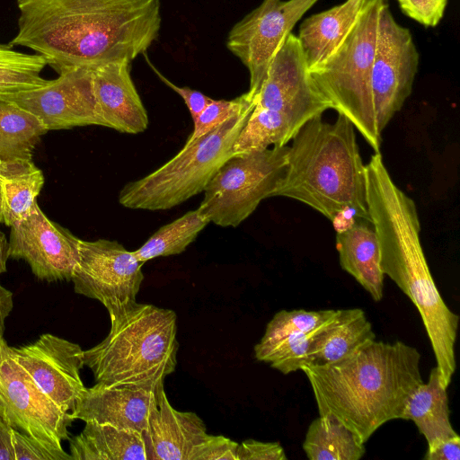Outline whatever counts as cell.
<instances>
[{
	"label": "cell",
	"mask_w": 460,
	"mask_h": 460,
	"mask_svg": "<svg viewBox=\"0 0 460 460\" xmlns=\"http://www.w3.org/2000/svg\"><path fill=\"white\" fill-rule=\"evenodd\" d=\"M12 47L42 56L58 74L68 67L131 63L157 39L160 0H17Z\"/></svg>",
	"instance_id": "1"
},
{
	"label": "cell",
	"mask_w": 460,
	"mask_h": 460,
	"mask_svg": "<svg viewBox=\"0 0 460 460\" xmlns=\"http://www.w3.org/2000/svg\"><path fill=\"white\" fill-rule=\"evenodd\" d=\"M420 353L402 341L375 340L328 365L304 364L319 415L331 416L363 443L385 423L400 419L423 380Z\"/></svg>",
	"instance_id": "2"
},
{
	"label": "cell",
	"mask_w": 460,
	"mask_h": 460,
	"mask_svg": "<svg viewBox=\"0 0 460 460\" xmlns=\"http://www.w3.org/2000/svg\"><path fill=\"white\" fill-rule=\"evenodd\" d=\"M355 130L340 113L332 123L320 115L304 124L288 146L285 172L271 198L298 200L332 222L350 211L370 223L366 166Z\"/></svg>",
	"instance_id": "3"
},
{
	"label": "cell",
	"mask_w": 460,
	"mask_h": 460,
	"mask_svg": "<svg viewBox=\"0 0 460 460\" xmlns=\"http://www.w3.org/2000/svg\"><path fill=\"white\" fill-rule=\"evenodd\" d=\"M374 230L382 271L419 311L441 385L447 388L456 368L455 344L459 316L449 309L435 284L420 243L419 217L409 210L394 211L378 219Z\"/></svg>",
	"instance_id": "4"
},
{
	"label": "cell",
	"mask_w": 460,
	"mask_h": 460,
	"mask_svg": "<svg viewBox=\"0 0 460 460\" xmlns=\"http://www.w3.org/2000/svg\"><path fill=\"white\" fill-rule=\"evenodd\" d=\"M108 335L84 350L96 383L164 382L177 366V316L171 309L136 302L110 317Z\"/></svg>",
	"instance_id": "5"
},
{
	"label": "cell",
	"mask_w": 460,
	"mask_h": 460,
	"mask_svg": "<svg viewBox=\"0 0 460 460\" xmlns=\"http://www.w3.org/2000/svg\"><path fill=\"white\" fill-rule=\"evenodd\" d=\"M256 104L250 100L214 129L186 141L172 159L145 177L126 183L119 203L128 208L165 210L204 191L219 168L233 156V145Z\"/></svg>",
	"instance_id": "6"
},
{
	"label": "cell",
	"mask_w": 460,
	"mask_h": 460,
	"mask_svg": "<svg viewBox=\"0 0 460 460\" xmlns=\"http://www.w3.org/2000/svg\"><path fill=\"white\" fill-rule=\"evenodd\" d=\"M384 2L367 0L342 44L310 71L332 109L349 119L375 152H380L382 133L376 120L371 73Z\"/></svg>",
	"instance_id": "7"
},
{
	"label": "cell",
	"mask_w": 460,
	"mask_h": 460,
	"mask_svg": "<svg viewBox=\"0 0 460 460\" xmlns=\"http://www.w3.org/2000/svg\"><path fill=\"white\" fill-rule=\"evenodd\" d=\"M288 146L233 155L204 189L198 208L210 222L236 227L271 198L286 169Z\"/></svg>",
	"instance_id": "8"
},
{
	"label": "cell",
	"mask_w": 460,
	"mask_h": 460,
	"mask_svg": "<svg viewBox=\"0 0 460 460\" xmlns=\"http://www.w3.org/2000/svg\"><path fill=\"white\" fill-rule=\"evenodd\" d=\"M143 264L117 241L80 239L71 278L75 292L99 301L110 317L117 315L137 302Z\"/></svg>",
	"instance_id": "9"
},
{
	"label": "cell",
	"mask_w": 460,
	"mask_h": 460,
	"mask_svg": "<svg viewBox=\"0 0 460 460\" xmlns=\"http://www.w3.org/2000/svg\"><path fill=\"white\" fill-rule=\"evenodd\" d=\"M0 417L12 428L62 447L74 418L62 411L15 360L0 333Z\"/></svg>",
	"instance_id": "10"
},
{
	"label": "cell",
	"mask_w": 460,
	"mask_h": 460,
	"mask_svg": "<svg viewBox=\"0 0 460 460\" xmlns=\"http://www.w3.org/2000/svg\"><path fill=\"white\" fill-rule=\"evenodd\" d=\"M418 66L419 52L410 31L394 20L384 2L371 73L376 120L381 133L411 95Z\"/></svg>",
	"instance_id": "11"
},
{
	"label": "cell",
	"mask_w": 460,
	"mask_h": 460,
	"mask_svg": "<svg viewBox=\"0 0 460 460\" xmlns=\"http://www.w3.org/2000/svg\"><path fill=\"white\" fill-rule=\"evenodd\" d=\"M317 1L263 0L231 29L226 47L248 69L252 95L257 96L278 49Z\"/></svg>",
	"instance_id": "12"
},
{
	"label": "cell",
	"mask_w": 460,
	"mask_h": 460,
	"mask_svg": "<svg viewBox=\"0 0 460 460\" xmlns=\"http://www.w3.org/2000/svg\"><path fill=\"white\" fill-rule=\"evenodd\" d=\"M256 104L282 114L298 129L332 109L311 76L296 35L289 33L274 54Z\"/></svg>",
	"instance_id": "13"
},
{
	"label": "cell",
	"mask_w": 460,
	"mask_h": 460,
	"mask_svg": "<svg viewBox=\"0 0 460 460\" xmlns=\"http://www.w3.org/2000/svg\"><path fill=\"white\" fill-rule=\"evenodd\" d=\"M1 96L34 114L48 130L100 126L92 67H68L43 86Z\"/></svg>",
	"instance_id": "14"
},
{
	"label": "cell",
	"mask_w": 460,
	"mask_h": 460,
	"mask_svg": "<svg viewBox=\"0 0 460 460\" xmlns=\"http://www.w3.org/2000/svg\"><path fill=\"white\" fill-rule=\"evenodd\" d=\"M9 257L25 261L32 273L48 282L71 280L79 258L80 239L50 220L38 203L11 226Z\"/></svg>",
	"instance_id": "15"
},
{
	"label": "cell",
	"mask_w": 460,
	"mask_h": 460,
	"mask_svg": "<svg viewBox=\"0 0 460 460\" xmlns=\"http://www.w3.org/2000/svg\"><path fill=\"white\" fill-rule=\"evenodd\" d=\"M17 363L64 411H73L85 389L80 371L84 350L74 342L45 333L34 342L13 348Z\"/></svg>",
	"instance_id": "16"
},
{
	"label": "cell",
	"mask_w": 460,
	"mask_h": 460,
	"mask_svg": "<svg viewBox=\"0 0 460 460\" xmlns=\"http://www.w3.org/2000/svg\"><path fill=\"white\" fill-rule=\"evenodd\" d=\"M164 383H96L85 387L72 417L143 433L158 406Z\"/></svg>",
	"instance_id": "17"
},
{
	"label": "cell",
	"mask_w": 460,
	"mask_h": 460,
	"mask_svg": "<svg viewBox=\"0 0 460 460\" xmlns=\"http://www.w3.org/2000/svg\"><path fill=\"white\" fill-rule=\"evenodd\" d=\"M128 62H111L93 68L97 116L102 127L138 134L149 124L147 111L130 75Z\"/></svg>",
	"instance_id": "18"
},
{
	"label": "cell",
	"mask_w": 460,
	"mask_h": 460,
	"mask_svg": "<svg viewBox=\"0 0 460 460\" xmlns=\"http://www.w3.org/2000/svg\"><path fill=\"white\" fill-rule=\"evenodd\" d=\"M142 434L146 460H194L209 436L199 415L172 406L164 387L161 390L158 406Z\"/></svg>",
	"instance_id": "19"
},
{
	"label": "cell",
	"mask_w": 460,
	"mask_h": 460,
	"mask_svg": "<svg viewBox=\"0 0 460 460\" xmlns=\"http://www.w3.org/2000/svg\"><path fill=\"white\" fill-rule=\"evenodd\" d=\"M367 1L346 0L303 21L296 37L309 71L323 64L342 44Z\"/></svg>",
	"instance_id": "20"
},
{
	"label": "cell",
	"mask_w": 460,
	"mask_h": 460,
	"mask_svg": "<svg viewBox=\"0 0 460 460\" xmlns=\"http://www.w3.org/2000/svg\"><path fill=\"white\" fill-rule=\"evenodd\" d=\"M336 249L341 269L352 276L375 302L384 294V273L381 269L380 248L373 227L353 223L338 230Z\"/></svg>",
	"instance_id": "21"
},
{
	"label": "cell",
	"mask_w": 460,
	"mask_h": 460,
	"mask_svg": "<svg viewBox=\"0 0 460 460\" xmlns=\"http://www.w3.org/2000/svg\"><path fill=\"white\" fill-rule=\"evenodd\" d=\"M375 339L372 324L362 309H338L315 334L308 350L306 364L338 362Z\"/></svg>",
	"instance_id": "22"
},
{
	"label": "cell",
	"mask_w": 460,
	"mask_h": 460,
	"mask_svg": "<svg viewBox=\"0 0 460 460\" xmlns=\"http://www.w3.org/2000/svg\"><path fill=\"white\" fill-rule=\"evenodd\" d=\"M73 460H146L143 434L94 421L69 438Z\"/></svg>",
	"instance_id": "23"
},
{
	"label": "cell",
	"mask_w": 460,
	"mask_h": 460,
	"mask_svg": "<svg viewBox=\"0 0 460 460\" xmlns=\"http://www.w3.org/2000/svg\"><path fill=\"white\" fill-rule=\"evenodd\" d=\"M44 181L31 158H0V224L11 227L23 219L37 203Z\"/></svg>",
	"instance_id": "24"
},
{
	"label": "cell",
	"mask_w": 460,
	"mask_h": 460,
	"mask_svg": "<svg viewBox=\"0 0 460 460\" xmlns=\"http://www.w3.org/2000/svg\"><path fill=\"white\" fill-rule=\"evenodd\" d=\"M402 420H412L428 446L456 435L451 421L447 388L440 382L437 367L430 371L428 382H422L409 396Z\"/></svg>",
	"instance_id": "25"
},
{
	"label": "cell",
	"mask_w": 460,
	"mask_h": 460,
	"mask_svg": "<svg viewBox=\"0 0 460 460\" xmlns=\"http://www.w3.org/2000/svg\"><path fill=\"white\" fill-rule=\"evenodd\" d=\"M302 447L310 460H359L366 453L365 443L327 415L311 422Z\"/></svg>",
	"instance_id": "26"
},
{
	"label": "cell",
	"mask_w": 460,
	"mask_h": 460,
	"mask_svg": "<svg viewBox=\"0 0 460 460\" xmlns=\"http://www.w3.org/2000/svg\"><path fill=\"white\" fill-rule=\"evenodd\" d=\"M48 131L34 114L0 96L1 159H31L40 137Z\"/></svg>",
	"instance_id": "27"
},
{
	"label": "cell",
	"mask_w": 460,
	"mask_h": 460,
	"mask_svg": "<svg viewBox=\"0 0 460 460\" xmlns=\"http://www.w3.org/2000/svg\"><path fill=\"white\" fill-rule=\"evenodd\" d=\"M299 129L290 119L255 104L233 145V155L287 146Z\"/></svg>",
	"instance_id": "28"
},
{
	"label": "cell",
	"mask_w": 460,
	"mask_h": 460,
	"mask_svg": "<svg viewBox=\"0 0 460 460\" xmlns=\"http://www.w3.org/2000/svg\"><path fill=\"white\" fill-rule=\"evenodd\" d=\"M208 223V218L199 208L190 210L161 226L133 253L143 263L158 257L180 254L195 241Z\"/></svg>",
	"instance_id": "29"
},
{
	"label": "cell",
	"mask_w": 460,
	"mask_h": 460,
	"mask_svg": "<svg viewBox=\"0 0 460 460\" xmlns=\"http://www.w3.org/2000/svg\"><path fill=\"white\" fill-rule=\"evenodd\" d=\"M46 66L39 54L23 53L9 43H0V96L43 86L49 82L40 75Z\"/></svg>",
	"instance_id": "30"
},
{
	"label": "cell",
	"mask_w": 460,
	"mask_h": 460,
	"mask_svg": "<svg viewBox=\"0 0 460 460\" xmlns=\"http://www.w3.org/2000/svg\"><path fill=\"white\" fill-rule=\"evenodd\" d=\"M335 313L334 309L280 310L268 323L263 336L254 346V352L263 350L289 335L311 332L327 323Z\"/></svg>",
	"instance_id": "31"
},
{
	"label": "cell",
	"mask_w": 460,
	"mask_h": 460,
	"mask_svg": "<svg viewBox=\"0 0 460 460\" xmlns=\"http://www.w3.org/2000/svg\"><path fill=\"white\" fill-rule=\"evenodd\" d=\"M320 327L289 335L263 350L254 352L255 358L270 364L284 375L300 370L307 363L308 350Z\"/></svg>",
	"instance_id": "32"
},
{
	"label": "cell",
	"mask_w": 460,
	"mask_h": 460,
	"mask_svg": "<svg viewBox=\"0 0 460 460\" xmlns=\"http://www.w3.org/2000/svg\"><path fill=\"white\" fill-rule=\"evenodd\" d=\"M256 97L248 91L233 100H213L193 121V131L187 141L204 136L235 114L245 103Z\"/></svg>",
	"instance_id": "33"
},
{
	"label": "cell",
	"mask_w": 460,
	"mask_h": 460,
	"mask_svg": "<svg viewBox=\"0 0 460 460\" xmlns=\"http://www.w3.org/2000/svg\"><path fill=\"white\" fill-rule=\"evenodd\" d=\"M15 460H73L62 447L41 441L12 429Z\"/></svg>",
	"instance_id": "34"
},
{
	"label": "cell",
	"mask_w": 460,
	"mask_h": 460,
	"mask_svg": "<svg viewBox=\"0 0 460 460\" xmlns=\"http://www.w3.org/2000/svg\"><path fill=\"white\" fill-rule=\"evenodd\" d=\"M408 17L426 27H435L441 21L447 0H397Z\"/></svg>",
	"instance_id": "35"
},
{
	"label": "cell",
	"mask_w": 460,
	"mask_h": 460,
	"mask_svg": "<svg viewBox=\"0 0 460 460\" xmlns=\"http://www.w3.org/2000/svg\"><path fill=\"white\" fill-rule=\"evenodd\" d=\"M285 450L279 442H263L247 438L237 447V460H287Z\"/></svg>",
	"instance_id": "36"
},
{
	"label": "cell",
	"mask_w": 460,
	"mask_h": 460,
	"mask_svg": "<svg viewBox=\"0 0 460 460\" xmlns=\"http://www.w3.org/2000/svg\"><path fill=\"white\" fill-rule=\"evenodd\" d=\"M238 443L222 435H209L194 460H237Z\"/></svg>",
	"instance_id": "37"
},
{
	"label": "cell",
	"mask_w": 460,
	"mask_h": 460,
	"mask_svg": "<svg viewBox=\"0 0 460 460\" xmlns=\"http://www.w3.org/2000/svg\"><path fill=\"white\" fill-rule=\"evenodd\" d=\"M149 66L152 70L156 74V75L163 81L166 85L172 88L175 93H177L184 101L192 119L194 121L197 117L200 114V112L205 109V107L212 101L211 98L205 95L199 91L193 90L190 87H181L174 84L169 79H167L164 75H162L146 58Z\"/></svg>",
	"instance_id": "38"
},
{
	"label": "cell",
	"mask_w": 460,
	"mask_h": 460,
	"mask_svg": "<svg viewBox=\"0 0 460 460\" xmlns=\"http://www.w3.org/2000/svg\"><path fill=\"white\" fill-rule=\"evenodd\" d=\"M423 458L425 460H459L460 437L456 434L428 446Z\"/></svg>",
	"instance_id": "39"
},
{
	"label": "cell",
	"mask_w": 460,
	"mask_h": 460,
	"mask_svg": "<svg viewBox=\"0 0 460 460\" xmlns=\"http://www.w3.org/2000/svg\"><path fill=\"white\" fill-rule=\"evenodd\" d=\"M12 427L0 417V460H15Z\"/></svg>",
	"instance_id": "40"
},
{
	"label": "cell",
	"mask_w": 460,
	"mask_h": 460,
	"mask_svg": "<svg viewBox=\"0 0 460 460\" xmlns=\"http://www.w3.org/2000/svg\"><path fill=\"white\" fill-rule=\"evenodd\" d=\"M13 307V294L0 284V333L4 332V321Z\"/></svg>",
	"instance_id": "41"
},
{
	"label": "cell",
	"mask_w": 460,
	"mask_h": 460,
	"mask_svg": "<svg viewBox=\"0 0 460 460\" xmlns=\"http://www.w3.org/2000/svg\"><path fill=\"white\" fill-rule=\"evenodd\" d=\"M9 242L0 229V275L6 271V262L9 258Z\"/></svg>",
	"instance_id": "42"
}]
</instances>
